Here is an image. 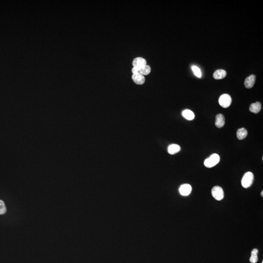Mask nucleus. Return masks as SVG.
<instances>
[{"instance_id":"f257e3e1","label":"nucleus","mask_w":263,"mask_h":263,"mask_svg":"<svg viewBox=\"0 0 263 263\" xmlns=\"http://www.w3.org/2000/svg\"><path fill=\"white\" fill-rule=\"evenodd\" d=\"M220 161V156L216 154L211 155L208 158H207L204 161V165L207 168H211L216 165Z\"/></svg>"},{"instance_id":"f03ea898","label":"nucleus","mask_w":263,"mask_h":263,"mask_svg":"<svg viewBox=\"0 0 263 263\" xmlns=\"http://www.w3.org/2000/svg\"><path fill=\"white\" fill-rule=\"evenodd\" d=\"M254 180L253 174L250 172H248L245 174L241 180V184L244 188L250 187Z\"/></svg>"},{"instance_id":"7ed1b4c3","label":"nucleus","mask_w":263,"mask_h":263,"mask_svg":"<svg viewBox=\"0 0 263 263\" xmlns=\"http://www.w3.org/2000/svg\"><path fill=\"white\" fill-rule=\"evenodd\" d=\"M232 99L231 96L228 94L222 95L219 99V103L220 106L224 108H227L230 106L232 103Z\"/></svg>"},{"instance_id":"20e7f679","label":"nucleus","mask_w":263,"mask_h":263,"mask_svg":"<svg viewBox=\"0 0 263 263\" xmlns=\"http://www.w3.org/2000/svg\"><path fill=\"white\" fill-rule=\"evenodd\" d=\"M212 194L213 198L218 201L222 200L224 197L223 190L221 187L218 186H214L212 189Z\"/></svg>"},{"instance_id":"39448f33","label":"nucleus","mask_w":263,"mask_h":263,"mask_svg":"<svg viewBox=\"0 0 263 263\" xmlns=\"http://www.w3.org/2000/svg\"><path fill=\"white\" fill-rule=\"evenodd\" d=\"M192 191V188L190 184H185L182 185L179 188V192L182 196H188L190 195Z\"/></svg>"},{"instance_id":"423d86ee","label":"nucleus","mask_w":263,"mask_h":263,"mask_svg":"<svg viewBox=\"0 0 263 263\" xmlns=\"http://www.w3.org/2000/svg\"><path fill=\"white\" fill-rule=\"evenodd\" d=\"M133 67L140 69L147 64L146 60L142 57H137L133 60L132 63Z\"/></svg>"},{"instance_id":"0eeeda50","label":"nucleus","mask_w":263,"mask_h":263,"mask_svg":"<svg viewBox=\"0 0 263 263\" xmlns=\"http://www.w3.org/2000/svg\"><path fill=\"white\" fill-rule=\"evenodd\" d=\"M255 79H256V77H255V75H252L249 76L245 80V86L247 88H252L254 85Z\"/></svg>"},{"instance_id":"6e6552de","label":"nucleus","mask_w":263,"mask_h":263,"mask_svg":"<svg viewBox=\"0 0 263 263\" xmlns=\"http://www.w3.org/2000/svg\"><path fill=\"white\" fill-rule=\"evenodd\" d=\"M132 78L136 84L138 85H142L144 84L145 82V77L140 74L136 75H133Z\"/></svg>"},{"instance_id":"1a4fd4ad","label":"nucleus","mask_w":263,"mask_h":263,"mask_svg":"<svg viewBox=\"0 0 263 263\" xmlns=\"http://www.w3.org/2000/svg\"><path fill=\"white\" fill-rule=\"evenodd\" d=\"M225 117L222 114H219L216 116V126L217 128H222L225 125Z\"/></svg>"},{"instance_id":"9d476101","label":"nucleus","mask_w":263,"mask_h":263,"mask_svg":"<svg viewBox=\"0 0 263 263\" xmlns=\"http://www.w3.org/2000/svg\"><path fill=\"white\" fill-rule=\"evenodd\" d=\"M227 75V72L225 70L223 69H218L214 72L213 73V78L216 79H221L225 78Z\"/></svg>"},{"instance_id":"9b49d317","label":"nucleus","mask_w":263,"mask_h":263,"mask_svg":"<svg viewBox=\"0 0 263 263\" xmlns=\"http://www.w3.org/2000/svg\"><path fill=\"white\" fill-rule=\"evenodd\" d=\"M261 104L259 102L252 103L249 107V111L252 113L257 114L261 110Z\"/></svg>"},{"instance_id":"f8f14e48","label":"nucleus","mask_w":263,"mask_h":263,"mask_svg":"<svg viewBox=\"0 0 263 263\" xmlns=\"http://www.w3.org/2000/svg\"><path fill=\"white\" fill-rule=\"evenodd\" d=\"M182 115L185 119L187 120H192L195 119V115L194 113L189 109L185 110L182 112Z\"/></svg>"},{"instance_id":"ddd939ff","label":"nucleus","mask_w":263,"mask_h":263,"mask_svg":"<svg viewBox=\"0 0 263 263\" xmlns=\"http://www.w3.org/2000/svg\"><path fill=\"white\" fill-rule=\"evenodd\" d=\"M180 147L178 145L173 144L169 146V147H168V153L171 155H174V154L178 153L180 151Z\"/></svg>"},{"instance_id":"4468645a","label":"nucleus","mask_w":263,"mask_h":263,"mask_svg":"<svg viewBox=\"0 0 263 263\" xmlns=\"http://www.w3.org/2000/svg\"><path fill=\"white\" fill-rule=\"evenodd\" d=\"M248 135V131L244 128H240L237 131V137L239 140H242L246 138Z\"/></svg>"},{"instance_id":"2eb2a0df","label":"nucleus","mask_w":263,"mask_h":263,"mask_svg":"<svg viewBox=\"0 0 263 263\" xmlns=\"http://www.w3.org/2000/svg\"><path fill=\"white\" fill-rule=\"evenodd\" d=\"M258 250L257 249H254L252 250V253H251V256H250V263H256L258 260Z\"/></svg>"},{"instance_id":"dca6fc26","label":"nucleus","mask_w":263,"mask_h":263,"mask_svg":"<svg viewBox=\"0 0 263 263\" xmlns=\"http://www.w3.org/2000/svg\"><path fill=\"white\" fill-rule=\"evenodd\" d=\"M151 72V68L147 64L142 67L140 69V74L144 76L148 75Z\"/></svg>"},{"instance_id":"f3484780","label":"nucleus","mask_w":263,"mask_h":263,"mask_svg":"<svg viewBox=\"0 0 263 263\" xmlns=\"http://www.w3.org/2000/svg\"><path fill=\"white\" fill-rule=\"evenodd\" d=\"M192 69L193 73H194V74L197 77H198L199 78H200L201 77V70H200V69L198 67L195 66V65H193V66H192Z\"/></svg>"},{"instance_id":"a211bd4d","label":"nucleus","mask_w":263,"mask_h":263,"mask_svg":"<svg viewBox=\"0 0 263 263\" xmlns=\"http://www.w3.org/2000/svg\"><path fill=\"white\" fill-rule=\"evenodd\" d=\"M6 212V205L2 200H0V214H5Z\"/></svg>"},{"instance_id":"6ab92c4d","label":"nucleus","mask_w":263,"mask_h":263,"mask_svg":"<svg viewBox=\"0 0 263 263\" xmlns=\"http://www.w3.org/2000/svg\"><path fill=\"white\" fill-rule=\"evenodd\" d=\"M140 69L139 68L133 67V68L132 69V72L133 75L138 74H140Z\"/></svg>"},{"instance_id":"aec40b11","label":"nucleus","mask_w":263,"mask_h":263,"mask_svg":"<svg viewBox=\"0 0 263 263\" xmlns=\"http://www.w3.org/2000/svg\"><path fill=\"white\" fill-rule=\"evenodd\" d=\"M261 196H262V197H263V191H262V192H261Z\"/></svg>"},{"instance_id":"412c9836","label":"nucleus","mask_w":263,"mask_h":263,"mask_svg":"<svg viewBox=\"0 0 263 263\" xmlns=\"http://www.w3.org/2000/svg\"><path fill=\"white\" fill-rule=\"evenodd\" d=\"M262 263H263V261H262Z\"/></svg>"}]
</instances>
